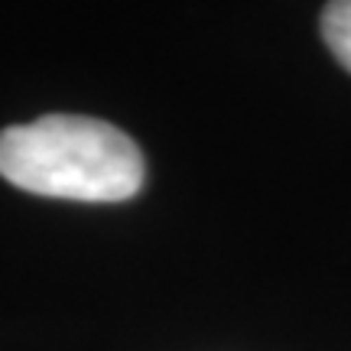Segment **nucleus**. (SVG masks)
<instances>
[{"mask_svg": "<svg viewBox=\"0 0 351 351\" xmlns=\"http://www.w3.org/2000/svg\"><path fill=\"white\" fill-rule=\"evenodd\" d=\"M322 39L332 49V56L351 72V0L326 3V10H322Z\"/></svg>", "mask_w": 351, "mask_h": 351, "instance_id": "nucleus-2", "label": "nucleus"}, {"mask_svg": "<svg viewBox=\"0 0 351 351\" xmlns=\"http://www.w3.org/2000/svg\"><path fill=\"white\" fill-rule=\"evenodd\" d=\"M0 176L10 186L72 202H124L143 186V153L124 130L82 114H46L0 130Z\"/></svg>", "mask_w": 351, "mask_h": 351, "instance_id": "nucleus-1", "label": "nucleus"}]
</instances>
